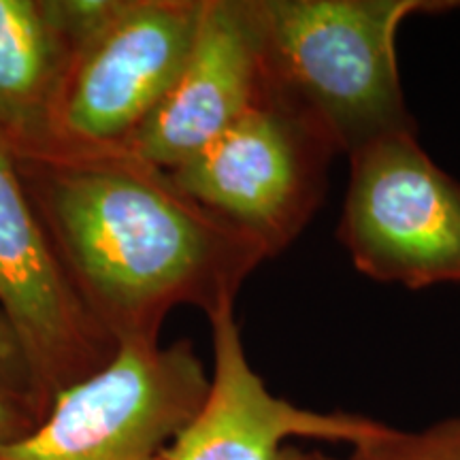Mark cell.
I'll list each match as a JSON object with an SVG mask.
<instances>
[{
  "instance_id": "1",
  "label": "cell",
  "mask_w": 460,
  "mask_h": 460,
  "mask_svg": "<svg viewBox=\"0 0 460 460\" xmlns=\"http://www.w3.org/2000/svg\"><path fill=\"white\" fill-rule=\"evenodd\" d=\"M68 284L115 343L160 341L177 307L237 305L269 252L128 147L13 149Z\"/></svg>"
},
{
  "instance_id": "2",
  "label": "cell",
  "mask_w": 460,
  "mask_h": 460,
  "mask_svg": "<svg viewBox=\"0 0 460 460\" xmlns=\"http://www.w3.org/2000/svg\"><path fill=\"white\" fill-rule=\"evenodd\" d=\"M447 0H254L264 90L335 156L416 130L402 94L396 39Z\"/></svg>"
},
{
  "instance_id": "3",
  "label": "cell",
  "mask_w": 460,
  "mask_h": 460,
  "mask_svg": "<svg viewBox=\"0 0 460 460\" xmlns=\"http://www.w3.org/2000/svg\"><path fill=\"white\" fill-rule=\"evenodd\" d=\"M211 388L190 339L124 341L107 367L60 393L0 460H164Z\"/></svg>"
},
{
  "instance_id": "4",
  "label": "cell",
  "mask_w": 460,
  "mask_h": 460,
  "mask_svg": "<svg viewBox=\"0 0 460 460\" xmlns=\"http://www.w3.org/2000/svg\"><path fill=\"white\" fill-rule=\"evenodd\" d=\"M348 158L339 241L356 271L407 290L460 286V181L424 152L416 130Z\"/></svg>"
},
{
  "instance_id": "5",
  "label": "cell",
  "mask_w": 460,
  "mask_h": 460,
  "mask_svg": "<svg viewBox=\"0 0 460 460\" xmlns=\"http://www.w3.org/2000/svg\"><path fill=\"white\" fill-rule=\"evenodd\" d=\"M200 9L203 0H122L107 26L71 49L39 146L128 147L181 71Z\"/></svg>"
},
{
  "instance_id": "6",
  "label": "cell",
  "mask_w": 460,
  "mask_h": 460,
  "mask_svg": "<svg viewBox=\"0 0 460 460\" xmlns=\"http://www.w3.org/2000/svg\"><path fill=\"white\" fill-rule=\"evenodd\" d=\"M332 158L318 132L264 90L243 118L169 172L183 192L261 241L273 258L314 217Z\"/></svg>"
},
{
  "instance_id": "7",
  "label": "cell",
  "mask_w": 460,
  "mask_h": 460,
  "mask_svg": "<svg viewBox=\"0 0 460 460\" xmlns=\"http://www.w3.org/2000/svg\"><path fill=\"white\" fill-rule=\"evenodd\" d=\"M0 312L13 329L41 420L66 388L94 376L119 345L92 318L20 180L11 141L0 132Z\"/></svg>"
},
{
  "instance_id": "8",
  "label": "cell",
  "mask_w": 460,
  "mask_h": 460,
  "mask_svg": "<svg viewBox=\"0 0 460 460\" xmlns=\"http://www.w3.org/2000/svg\"><path fill=\"white\" fill-rule=\"evenodd\" d=\"M264 94L254 0H203L181 71L128 149L175 171L216 141Z\"/></svg>"
},
{
  "instance_id": "9",
  "label": "cell",
  "mask_w": 460,
  "mask_h": 460,
  "mask_svg": "<svg viewBox=\"0 0 460 460\" xmlns=\"http://www.w3.org/2000/svg\"><path fill=\"white\" fill-rule=\"evenodd\" d=\"M234 307L209 315V396L164 460H284L290 439L354 447L386 427L356 413L307 410L273 394L247 358Z\"/></svg>"
},
{
  "instance_id": "10",
  "label": "cell",
  "mask_w": 460,
  "mask_h": 460,
  "mask_svg": "<svg viewBox=\"0 0 460 460\" xmlns=\"http://www.w3.org/2000/svg\"><path fill=\"white\" fill-rule=\"evenodd\" d=\"M68 58L49 0H0V132L13 149L43 143Z\"/></svg>"
},
{
  "instance_id": "11",
  "label": "cell",
  "mask_w": 460,
  "mask_h": 460,
  "mask_svg": "<svg viewBox=\"0 0 460 460\" xmlns=\"http://www.w3.org/2000/svg\"><path fill=\"white\" fill-rule=\"evenodd\" d=\"M349 450L348 460H460V416L422 430L384 427Z\"/></svg>"
},
{
  "instance_id": "12",
  "label": "cell",
  "mask_w": 460,
  "mask_h": 460,
  "mask_svg": "<svg viewBox=\"0 0 460 460\" xmlns=\"http://www.w3.org/2000/svg\"><path fill=\"white\" fill-rule=\"evenodd\" d=\"M39 422L41 420L31 399L0 382V447L24 439Z\"/></svg>"
},
{
  "instance_id": "13",
  "label": "cell",
  "mask_w": 460,
  "mask_h": 460,
  "mask_svg": "<svg viewBox=\"0 0 460 460\" xmlns=\"http://www.w3.org/2000/svg\"><path fill=\"white\" fill-rule=\"evenodd\" d=\"M0 382L9 384V386L15 388L17 393L28 396L34 405V410H37L31 371H28L26 358L24 354H22L20 343H17L15 332L9 326V322L4 320L3 312H0ZM39 420H41V416H39Z\"/></svg>"
},
{
  "instance_id": "14",
  "label": "cell",
  "mask_w": 460,
  "mask_h": 460,
  "mask_svg": "<svg viewBox=\"0 0 460 460\" xmlns=\"http://www.w3.org/2000/svg\"><path fill=\"white\" fill-rule=\"evenodd\" d=\"M284 460H348V458H335L322 452H305V450H298V447H288Z\"/></svg>"
}]
</instances>
